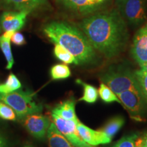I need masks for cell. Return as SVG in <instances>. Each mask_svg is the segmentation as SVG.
I'll use <instances>...</instances> for the list:
<instances>
[{"label":"cell","mask_w":147,"mask_h":147,"mask_svg":"<svg viewBox=\"0 0 147 147\" xmlns=\"http://www.w3.org/2000/svg\"><path fill=\"white\" fill-rule=\"evenodd\" d=\"M79 27L95 50L108 59L119 55L127 44V23L116 8L89 15Z\"/></svg>","instance_id":"6da1fadb"},{"label":"cell","mask_w":147,"mask_h":147,"mask_svg":"<svg viewBox=\"0 0 147 147\" xmlns=\"http://www.w3.org/2000/svg\"><path fill=\"white\" fill-rule=\"evenodd\" d=\"M44 33L53 42L67 49L76 58L77 63L89 64L96 53L87 36L80 29L63 21H53L44 27Z\"/></svg>","instance_id":"7a4b0ae2"},{"label":"cell","mask_w":147,"mask_h":147,"mask_svg":"<svg viewBox=\"0 0 147 147\" xmlns=\"http://www.w3.org/2000/svg\"><path fill=\"white\" fill-rule=\"evenodd\" d=\"M34 94L29 91H15L8 94H0L2 101L13 109L18 118L23 119L32 114L41 113L42 106L36 102Z\"/></svg>","instance_id":"3957f363"},{"label":"cell","mask_w":147,"mask_h":147,"mask_svg":"<svg viewBox=\"0 0 147 147\" xmlns=\"http://www.w3.org/2000/svg\"><path fill=\"white\" fill-rule=\"evenodd\" d=\"M100 79L117 95L129 90L142 93L134 72L128 69L108 71Z\"/></svg>","instance_id":"277c9868"},{"label":"cell","mask_w":147,"mask_h":147,"mask_svg":"<svg viewBox=\"0 0 147 147\" xmlns=\"http://www.w3.org/2000/svg\"><path fill=\"white\" fill-rule=\"evenodd\" d=\"M116 9L125 21L133 25H139L146 21L145 0H116Z\"/></svg>","instance_id":"5b68a950"},{"label":"cell","mask_w":147,"mask_h":147,"mask_svg":"<svg viewBox=\"0 0 147 147\" xmlns=\"http://www.w3.org/2000/svg\"><path fill=\"white\" fill-rule=\"evenodd\" d=\"M117 97L132 119L136 121H143L146 100L141 92L129 90L117 95Z\"/></svg>","instance_id":"8992f818"},{"label":"cell","mask_w":147,"mask_h":147,"mask_svg":"<svg viewBox=\"0 0 147 147\" xmlns=\"http://www.w3.org/2000/svg\"><path fill=\"white\" fill-rule=\"evenodd\" d=\"M73 13L89 16L106 8L113 0H58Z\"/></svg>","instance_id":"52a82bcc"},{"label":"cell","mask_w":147,"mask_h":147,"mask_svg":"<svg viewBox=\"0 0 147 147\" xmlns=\"http://www.w3.org/2000/svg\"><path fill=\"white\" fill-rule=\"evenodd\" d=\"M52 117L53 123L59 131L74 146L76 147H95L84 142L79 136L76 129L78 119L76 120H66L53 113Z\"/></svg>","instance_id":"ba28073f"},{"label":"cell","mask_w":147,"mask_h":147,"mask_svg":"<svg viewBox=\"0 0 147 147\" xmlns=\"http://www.w3.org/2000/svg\"><path fill=\"white\" fill-rule=\"evenodd\" d=\"M23 124L32 136L38 140H43L50 126L49 117L37 114H32L23 117Z\"/></svg>","instance_id":"9c48e42d"},{"label":"cell","mask_w":147,"mask_h":147,"mask_svg":"<svg viewBox=\"0 0 147 147\" xmlns=\"http://www.w3.org/2000/svg\"><path fill=\"white\" fill-rule=\"evenodd\" d=\"M131 53L133 58L140 65L147 62V26L146 25L140 29L134 36Z\"/></svg>","instance_id":"30bf717a"},{"label":"cell","mask_w":147,"mask_h":147,"mask_svg":"<svg viewBox=\"0 0 147 147\" xmlns=\"http://www.w3.org/2000/svg\"><path fill=\"white\" fill-rule=\"evenodd\" d=\"M76 129L79 136L84 142L91 146H96L100 144H106L111 142L112 139L100 130L92 129L78 121L76 124Z\"/></svg>","instance_id":"8fae6325"},{"label":"cell","mask_w":147,"mask_h":147,"mask_svg":"<svg viewBox=\"0 0 147 147\" xmlns=\"http://www.w3.org/2000/svg\"><path fill=\"white\" fill-rule=\"evenodd\" d=\"M29 13L25 11H5L1 14V27L5 32H17L23 28L26 22V18Z\"/></svg>","instance_id":"7c38bea8"},{"label":"cell","mask_w":147,"mask_h":147,"mask_svg":"<svg viewBox=\"0 0 147 147\" xmlns=\"http://www.w3.org/2000/svg\"><path fill=\"white\" fill-rule=\"evenodd\" d=\"M45 2L46 0H0V5L3 8L30 13Z\"/></svg>","instance_id":"4fadbf2b"},{"label":"cell","mask_w":147,"mask_h":147,"mask_svg":"<svg viewBox=\"0 0 147 147\" xmlns=\"http://www.w3.org/2000/svg\"><path fill=\"white\" fill-rule=\"evenodd\" d=\"M47 135L49 147H76L62 135L54 123H51Z\"/></svg>","instance_id":"5bb4252c"},{"label":"cell","mask_w":147,"mask_h":147,"mask_svg":"<svg viewBox=\"0 0 147 147\" xmlns=\"http://www.w3.org/2000/svg\"><path fill=\"white\" fill-rule=\"evenodd\" d=\"M75 104L74 98L64 101L53 109V114L66 120H76L78 118L75 113Z\"/></svg>","instance_id":"9a60e30c"},{"label":"cell","mask_w":147,"mask_h":147,"mask_svg":"<svg viewBox=\"0 0 147 147\" xmlns=\"http://www.w3.org/2000/svg\"><path fill=\"white\" fill-rule=\"evenodd\" d=\"M14 32L13 31H6L2 36H0V48L7 61L6 68L8 69L12 68L14 62L10 47V38Z\"/></svg>","instance_id":"2e32d148"},{"label":"cell","mask_w":147,"mask_h":147,"mask_svg":"<svg viewBox=\"0 0 147 147\" xmlns=\"http://www.w3.org/2000/svg\"><path fill=\"white\" fill-rule=\"evenodd\" d=\"M125 123V119L121 116H117L110 119L100 131L113 139L114 136L122 128Z\"/></svg>","instance_id":"e0dca14e"},{"label":"cell","mask_w":147,"mask_h":147,"mask_svg":"<svg viewBox=\"0 0 147 147\" xmlns=\"http://www.w3.org/2000/svg\"><path fill=\"white\" fill-rule=\"evenodd\" d=\"M76 82L77 84L81 85L84 89V94L79 101H84V102L90 103H95L98 98V91L93 86L86 83L85 82L82 81L80 79H76Z\"/></svg>","instance_id":"ac0fdd59"},{"label":"cell","mask_w":147,"mask_h":147,"mask_svg":"<svg viewBox=\"0 0 147 147\" xmlns=\"http://www.w3.org/2000/svg\"><path fill=\"white\" fill-rule=\"evenodd\" d=\"M21 87V83L17 77L13 74H10L6 81L3 84H0V94H8L17 91Z\"/></svg>","instance_id":"d6986e66"},{"label":"cell","mask_w":147,"mask_h":147,"mask_svg":"<svg viewBox=\"0 0 147 147\" xmlns=\"http://www.w3.org/2000/svg\"><path fill=\"white\" fill-rule=\"evenodd\" d=\"M54 54L58 59L64 62L65 63H74L78 65L76 58L73 56L72 54L60 45L55 44L54 48Z\"/></svg>","instance_id":"ffe728a7"},{"label":"cell","mask_w":147,"mask_h":147,"mask_svg":"<svg viewBox=\"0 0 147 147\" xmlns=\"http://www.w3.org/2000/svg\"><path fill=\"white\" fill-rule=\"evenodd\" d=\"M71 71L65 64H56L51 69V76L53 80H62L69 78Z\"/></svg>","instance_id":"44dd1931"},{"label":"cell","mask_w":147,"mask_h":147,"mask_svg":"<svg viewBox=\"0 0 147 147\" xmlns=\"http://www.w3.org/2000/svg\"><path fill=\"white\" fill-rule=\"evenodd\" d=\"M98 94L100 95L101 99L106 103H111L117 102L122 105V103L117 97V95L114 93V92L108 87L106 84L102 82L100 84V89L98 90Z\"/></svg>","instance_id":"7402d4cb"},{"label":"cell","mask_w":147,"mask_h":147,"mask_svg":"<svg viewBox=\"0 0 147 147\" xmlns=\"http://www.w3.org/2000/svg\"><path fill=\"white\" fill-rule=\"evenodd\" d=\"M139 133H132L125 136L110 147H135V142Z\"/></svg>","instance_id":"603a6c76"},{"label":"cell","mask_w":147,"mask_h":147,"mask_svg":"<svg viewBox=\"0 0 147 147\" xmlns=\"http://www.w3.org/2000/svg\"><path fill=\"white\" fill-rule=\"evenodd\" d=\"M134 74L145 100L147 101V72L140 69L135 71Z\"/></svg>","instance_id":"cb8c5ba5"},{"label":"cell","mask_w":147,"mask_h":147,"mask_svg":"<svg viewBox=\"0 0 147 147\" xmlns=\"http://www.w3.org/2000/svg\"><path fill=\"white\" fill-rule=\"evenodd\" d=\"M0 118L8 121H15L16 115L10 106L0 101Z\"/></svg>","instance_id":"d4e9b609"},{"label":"cell","mask_w":147,"mask_h":147,"mask_svg":"<svg viewBox=\"0 0 147 147\" xmlns=\"http://www.w3.org/2000/svg\"><path fill=\"white\" fill-rule=\"evenodd\" d=\"M10 40L14 45L17 46H22L26 44L25 37H24L23 34L18 32H14V34H12V37H11Z\"/></svg>","instance_id":"484cf974"},{"label":"cell","mask_w":147,"mask_h":147,"mask_svg":"<svg viewBox=\"0 0 147 147\" xmlns=\"http://www.w3.org/2000/svg\"><path fill=\"white\" fill-rule=\"evenodd\" d=\"M136 143L142 147H147V132H145L142 136H139L136 140Z\"/></svg>","instance_id":"4316f807"},{"label":"cell","mask_w":147,"mask_h":147,"mask_svg":"<svg viewBox=\"0 0 147 147\" xmlns=\"http://www.w3.org/2000/svg\"><path fill=\"white\" fill-rule=\"evenodd\" d=\"M0 147H8V141L1 133H0Z\"/></svg>","instance_id":"83f0119b"},{"label":"cell","mask_w":147,"mask_h":147,"mask_svg":"<svg viewBox=\"0 0 147 147\" xmlns=\"http://www.w3.org/2000/svg\"><path fill=\"white\" fill-rule=\"evenodd\" d=\"M140 69H142V70L147 72V62L142 64V65H140Z\"/></svg>","instance_id":"f1b7e54d"},{"label":"cell","mask_w":147,"mask_h":147,"mask_svg":"<svg viewBox=\"0 0 147 147\" xmlns=\"http://www.w3.org/2000/svg\"><path fill=\"white\" fill-rule=\"evenodd\" d=\"M22 147H36V146H33L32 144H24Z\"/></svg>","instance_id":"f546056e"},{"label":"cell","mask_w":147,"mask_h":147,"mask_svg":"<svg viewBox=\"0 0 147 147\" xmlns=\"http://www.w3.org/2000/svg\"><path fill=\"white\" fill-rule=\"evenodd\" d=\"M135 147H142L141 145H140L138 144H137V143L135 142Z\"/></svg>","instance_id":"4dcf8cb0"},{"label":"cell","mask_w":147,"mask_h":147,"mask_svg":"<svg viewBox=\"0 0 147 147\" xmlns=\"http://www.w3.org/2000/svg\"><path fill=\"white\" fill-rule=\"evenodd\" d=\"M1 23H0V32H1Z\"/></svg>","instance_id":"1f68e13d"},{"label":"cell","mask_w":147,"mask_h":147,"mask_svg":"<svg viewBox=\"0 0 147 147\" xmlns=\"http://www.w3.org/2000/svg\"><path fill=\"white\" fill-rule=\"evenodd\" d=\"M146 26H147V23H146Z\"/></svg>","instance_id":"d6a6232c"}]
</instances>
